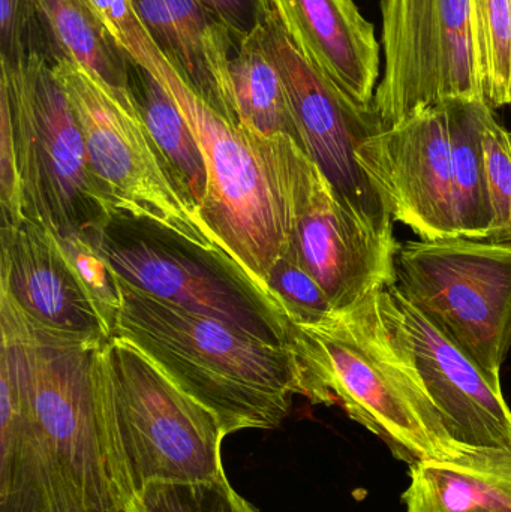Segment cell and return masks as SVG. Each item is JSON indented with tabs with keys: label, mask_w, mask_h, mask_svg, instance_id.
I'll return each mask as SVG.
<instances>
[{
	"label": "cell",
	"mask_w": 511,
	"mask_h": 512,
	"mask_svg": "<svg viewBox=\"0 0 511 512\" xmlns=\"http://www.w3.org/2000/svg\"><path fill=\"white\" fill-rule=\"evenodd\" d=\"M84 2L128 59L158 81L188 123L206 164L204 219L249 282L288 319L273 300L267 282L288 249L290 224L261 141L225 119L192 89L153 41L132 0Z\"/></svg>",
	"instance_id": "6da1fadb"
},
{
	"label": "cell",
	"mask_w": 511,
	"mask_h": 512,
	"mask_svg": "<svg viewBox=\"0 0 511 512\" xmlns=\"http://www.w3.org/2000/svg\"><path fill=\"white\" fill-rule=\"evenodd\" d=\"M116 277L120 307L111 337L143 352L183 393L218 418L225 435L281 426L299 394L296 361L288 345L258 339Z\"/></svg>",
	"instance_id": "7a4b0ae2"
},
{
	"label": "cell",
	"mask_w": 511,
	"mask_h": 512,
	"mask_svg": "<svg viewBox=\"0 0 511 512\" xmlns=\"http://www.w3.org/2000/svg\"><path fill=\"white\" fill-rule=\"evenodd\" d=\"M0 330L20 346L39 433L69 498L87 511L135 512L137 493L99 357L107 339L42 325L5 291Z\"/></svg>",
	"instance_id": "3957f363"
},
{
	"label": "cell",
	"mask_w": 511,
	"mask_h": 512,
	"mask_svg": "<svg viewBox=\"0 0 511 512\" xmlns=\"http://www.w3.org/2000/svg\"><path fill=\"white\" fill-rule=\"evenodd\" d=\"M378 291L350 309L335 310L320 324H291L287 345L296 361L300 396L315 405L341 406L408 466L489 457L467 453L450 438L416 372L387 333Z\"/></svg>",
	"instance_id": "277c9868"
},
{
	"label": "cell",
	"mask_w": 511,
	"mask_h": 512,
	"mask_svg": "<svg viewBox=\"0 0 511 512\" xmlns=\"http://www.w3.org/2000/svg\"><path fill=\"white\" fill-rule=\"evenodd\" d=\"M51 62L80 123L93 176L113 215L164 228L189 245L225 259L245 276L200 207L177 185L131 89L104 83L68 57L56 56Z\"/></svg>",
	"instance_id": "5b68a950"
},
{
	"label": "cell",
	"mask_w": 511,
	"mask_h": 512,
	"mask_svg": "<svg viewBox=\"0 0 511 512\" xmlns=\"http://www.w3.org/2000/svg\"><path fill=\"white\" fill-rule=\"evenodd\" d=\"M23 189L24 218L57 236L95 237L113 212L87 155L80 123L53 62L35 48L0 59Z\"/></svg>",
	"instance_id": "8992f818"
},
{
	"label": "cell",
	"mask_w": 511,
	"mask_h": 512,
	"mask_svg": "<svg viewBox=\"0 0 511 512\" xmlns=\"http://www.w3.org/2000/svg\"><path fill=\"white\" fill-rule=\"evenodd\" d=\"M117 432L135 493L152 483H194L224 475L218 418L171 382L132 343L99 346Z\"/></svg>",
	"instance_id": "52a82bcc"
},
{
	"label": "cell",
	"mask_w": 511,
	"mask_h": 512,
	"mask_svg": "<svg viewBox=\"0 0 511 512\" xmlns=\"http://www.w3.org/2000/svg\"><path fill=\"white\" fill-rule=\"evenodd\" d=\"M401 294L501 384L511 349V243L447 237L399 246Z\"/></svg>",
	"instance_id": "ba28073f"
},
{
	"label": "cell",
	"mask_w": 511,
	"mask_h": 512,
	"mask_svg": "<svg viewBox=\"0 0 511 512\" xmlns=\"http://www.w3.org/2000/svg\"><path fill=\"white\" fill-rule=\"evenodd\" d=\"M258 138V137H257ZM287 209L290 243L332 301L350 309L396 283V242L369 230L294 138H258Z\"/></svg>",
	"instance_id": "9c48e42d"
},
{
	"label": "cell",
	"mask_w": 511,
	"mask_h": 512,
	"mask_svg": "<svg viewBox=\"0 0 511 512\" xmlns=\"http://www.w3.org/2000/svg\"><path fill=\"white\" fill-rule=\"evenodd\" d=\"M89 240L117 276L141 291L287 345L291 322L225 259L164 228L120 215Z\"/></svg>",
	"instance_id": "30bf717a"
},
{
	"label": "cell",
	"mask_w": 511,
	"mask_h": 512,
	"mask_svg": "<svg viewBox=\"0 0 511 512\" xmlns=\"http://www.w3.org/2000/svg\"><path fill=\"white\" fill-rule=\"evenodd\" d=\"M383 78L374 108L384 128L443 102L482 101L470 0H383Z\"/></svg>",
	"instance_id": "8fae6325"
},
{
	"label": "cell",
	"mask_w": 511,
	"mask_h": 512,
	"mask_svg": "<svg viewBox=\"0 0 511 512\" xmlns=\"http://www.w3.org/2000/svg\"><path fill=\"white\" fill-rule=\"evenodd\" d=\"M270 51L284 81L297 143L321 168L351 212L378 236L396 242L392 216L357 162V150L384 126L374 107L351 101L288 38L275 12L266 21Z\"/></svg>",
	"instance_id": "7c38bea8"
},
{
	"label": "cell",
	"mask_w": 511,
	"mask_h": 512,
	"mask_svg": "<svg viewBox=\"0 0 511 512\" xmlns=\"http://www.w3.org/2000/svg\"><path fill=\"white\" fill-rule=\"evenodd\" d=\"M378 309L453 442L477 456H511V411L500 382L432 325L395 283L378 291Z\"/></svg>",
	"instance_id": "4fadbf2b"
},
{
	"label": "cell",
	"mask_w": 511,
	"mask_h": 512,
	"mask_svg": "<svg viewBox=\"0 0 511 512\" xmlns=\"http://www.w3.org/2000/svg\"><path fill=\"white\" fill-rule=\"evenodd\" d=\"M356 158L390 216L420 239L462 237L444 102L384 128Z\"/></svg>",
	"instance_id": "5bb4252c"
},
{
	"label": "cell",
	"mask_w": 511,
	"mask_h": 512,
	"mask_svg": "<svg viewBox=\"0 0 511 512\" xmlns=\"http://www.w3.org/2000/svg\"><path fill=\"white\" fill-rule=\"evenodd\" d=\"M0 245V289L35 321L108 339L95 304L53 231L26 218L17 228L0 230Z\"/></svg>",
	"instance_id": "9a60e30c"
},
{
	"label": "cell",
	"mask_w": 511,
	"mask_h": 512,
	"mask_svg": "<svg viewBox=\"0 0 511 512\" xmlns=\"http://www.w3.org/2000/svg\"><path fill=\"white\" fill-rule=\"evenodd\" d=\"M302 56L351 101L374 107L381 44L354 0H270Z\"/></svg>",
	"instance_id": "2e32d148"
},
{
	"label": "cell",
	"mask_w": 511,
	"mask_h": 512,
	"mask_svg": "<svg viewBox=\"0 0 511 512\" xmlns=\"http://www.w3.org/2000/svg\"><path fill=\"white\" fill-rule=\"evenodd\" d=\"M0 331V512L77 510L39 433L20 346Z\"/></svg>",
	"instance_id": "e0dca14e"
},
{
	"label": "cell",
	"mask_w": 511,
	"mask_h": 512,
	"mask_svg": "<svg viewBox=\"0 0 511 512\" xmlns=\"http://www.w3.org/2000/svg\"><path fill=\"white\" fill-rule=\"evenodd\" d=\"M132 2L153 41L192 89L240 128L231 78L239 42L231 30L198 0Z\"/></svg>",
	"instance_id": "ac0fdd59"
},
{
	"label": "cell",
	"mask_w": 511,
	"mask_h": 512,
	"mask_svg": "<svg viewBox=\"0 0 511 512\" xmlns=\"http://www.w3.org/2000/svg\"><path fill=\"white\" fill-rule=\"evenodd\" d=\"M407 512H511V456L410 465Z\"/></svg>",
	"instance_id": "d6986e66"
},
{
	"label": "cell",
	"mask_w": 511,
	"mask_h": 512,
	"mask_svg": "<svg viewBox=\"0 0 511 512\" xmlns=\"http://www.w3.org/2000/svg\"><path fill=\"white\" fill-rule=\"evenodd\" d=\"M234 104L240 128L254 137L297 141L281 72L273 59L266 23L242 39L231 59Z\"/></svg>",
	"instance_id": "ffe728a7"
},
{
	"label": "cell",
	"mask_w": 511,
	"mask_h": 512,
	"mask_svg": "<svg viewBox=\"0 0 511 512\" xmlns=\"http://www.w3.org/2000/svg\"><path fill=\"white\" fill-rule=\"evenodd\" d=\"M452 141L453 179L461 236L488 240L494 224L486 176L483 119L488 105L482 101L444 102Z\"/></svg>",
	"instance_id": "44dd1931"
},
{
	"label": "cell",
	"mask_w": 511,
	"mask_h": 512,
	"mask_svg": "<svg viewBox=\"0 0 511 512\" xmlns=\"http://www.w3.org/2000/svg\"><path fill=\"white\" fill-rule=\"evenodd\" d=\"M53 44L63 56L116 89H131V60L84 0H35Z\"/></svg>",
	"instance_id": "7402d4cb"
},
{
	"label": "cell",
	"mask_w": 511,
	"mask_h": 512,
	"mask_svg": "<svg viewBox=\"0 0 511 512\" xmlns=\"http://www.w3.org/2000/svg\"><path fill=\"white\" fill-rule=\"evenodd\" d=\"M129 87L177 185L201 210L207 194V170L188 123L158 81L132 62Z\"/></svg>",
	"instance_id": "603a6c76"
},
{
	"label": "cell",
	"mask_w": 511,
	"mask_h": 512,
	"mask_svg": "<svg viewBox=\"0 0 511 512\" xmlns=\"http://www.w3.org/2000/svg\"><path fill=\"white\" fill-rule=\"evenodd\" d=\"M470 18L483 102L511 105V0H470Z\"/></svg>",
	"instance_id": "cb8c5ba5"
},
{
	"label": "cell",
	"mask_w": 511,
	"mask_h": 512,
	"mask_svg": "<svg viewBox=\"0 0 511 512\" xmlns=\"http://www.w3.org/2000/svg\"><path fill=\"white\" fill-rule=\"evenodd\" d=\"M135 512H258L227 475L194 483H152L137 493Z\"/></svg>",
	"instance_id": "d4e9b609"
},
{
	"label": "cell",
	"mask_w": 511,
	"mask_h": 512,
	"mask_svg": "<svg viewBox=\"0 0 511 512\" xmlns=\"http://www.w3.org/2000/svg\"><path fill=\"white\" fill-rule=\"evenodd\" d=\"M270 294L291 324L315 325L335 312L332 301L315 277L306 270L296 249L287 251L276 262L269 276Z\"/></svg>",
	"instance_id": "484cf974"
},
{
	"label": "cell",
	"mask_w": 511,
	"mask_h": 512,
	"mask_svg": "<svg viewBox=\"0 0 511 512\" xmlns=\"http://www.w3.org/2000/svg\"><path fill=\"white\" fill-rule=\"evenodd\" d=\"M486 176L494 224L488 242L511 243V131L488 108L483 119Z\"/></svg>",
	"instance_id": "4316f807"
},
{
	"label": "cell",
	"mask_w": 511,
	"mask_h": 512,
	"mask_svg": "<svg viewBox=\"0 0 511 512\" xmlns=\"http://www.w3.org/2000/svg\"><path fill=\"white\" fill-rule=\"evenodd\" d=\"M57 236V234H56ZM65 249L81 285L95 304L108 339L113 336L120 294L117 277L107 259L101 255L92 240L84 236H57Z\"/></svg>",
	"instance_id": "83f0119b"
},
{
	"label": "cell",
	"mask_w": 511,
	"mask_h": 512,
	"mask_svg": "<svg viewBox=\"0 0 511 512\" xmlns=\"http://www.w3.org/2000/svg\"><path fill=\"white\" fill-rule=\"evenodd\" d=\"M0 209V230L17 228L26 219L17 149L12 132L11 110L8 96L3 89H0Z\"/></svg>",
	"instance_id": "f1b7e54d"
},
{
	"label": "cell",
	"mask_w": 511,
	"mask_h": 512,
	"mask_svg": "<svg viewBox=\"0 0 511 512\" xmlns=\"http://www.w3.org/2000/svg\"><path fill=\"white\" fill-rule=\"evenodd\" d=\"M39 17L35 0H0V59L15 62L29 53V30Z\"/></svg>",
	"instance_id": "f546056e"
},
{
	"label": "cell",
	"mask_w": 511,
	"mask_h": 512,
	"mask_svg": "<svg viewBox=\"0 0 511 512\" xmlns=\"http://www.w3.org/2000/svg\"><path fill=\"white\" fill-rule=\"evenodd\" d=\"M233 33L237 42L266 23L272 15L270 0H198Z\"/></svg>",
	"instance_id": "4dcf8cb0"
},
{
	"label": "cell",
	"mask_w": 511,
	"mask_h": 512,
	"mask_svg": "<svg viewBox=\"0 0 511 512\" xmlns=\"http://www.w3.org/2000/svg\"><path fill=\"white\" fill-rule=\"evenodd\" d=\"M68 512H95V511H87V510H81V508H78V510H71Z\"/></svg>",
	"instance_id": "1f68e13d"
}]
</instances>
